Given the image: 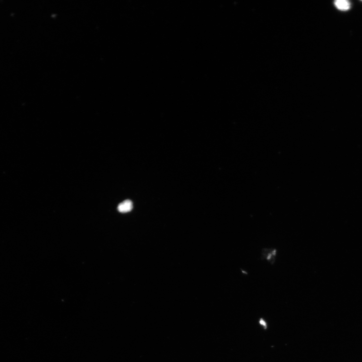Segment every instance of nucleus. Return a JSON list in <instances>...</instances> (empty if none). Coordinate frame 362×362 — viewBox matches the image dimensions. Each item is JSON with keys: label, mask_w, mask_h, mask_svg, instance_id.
Wrapping results in <instances>:
<instances>
[{"label": "nucleus", "mask_w": 362, "mask_h": 362, "mask_svg": "<svg viewBox=\"0 0 362 362\" xmlns=\"http://www.w3.org/2000/svg\"><path fill=\"white\" fill-rule=\"evenodd\" d=\"M262 255L263 260H266L273 265L275 261L276 257H277V250L274 249H264L262 250Z\"/></svg>", "instance_id": "nucleus-1"}, {"label": "nucleus", "mask_w": 362, "mask_h": 362, "mask_svg": "<svg viewBox=\"0 0 362 362\" xmlns=\"http://www.w3.org/2000/svg\"><path fill=\"white\" fill-rule=\"evenodd\" d=\"M118 211L121 213H127L130 212L133 209L132 202L129 200H126L121 203L118 206Z\"/></svg>", "instance_id": "nucleus-2"}, {"label": "nucleus", "mask_w": 362, "mask_h": 362, "mask_svg": "<svg viewBox=\"0 0 362 362\" xmlns=\"http://www.w3.org/2000/svg\"><path fill=\"white\" fill-rule=\"evenodd\" d=\"M336 7L340 10L347 11L350 8V3L346 0H338L335 3Z\"/></svg>", "instance_id": "nucleus-3"}, {"label": "nucleus", "mask_w": 362, "mask_h": 362, "mask_svg": "<svg viewBox=\"0 0 362 362\" xmlns=\"http://www.w3.org/2000/svg\"><path fill=\"white\" fill-rule=\"evenodd\" d=\"M259 323L261 324L262 326L264 327L265 329H267V323L266 321L263 319H261L259 321Z\"/></svg>", "instance_id": "nucleus-4"}]
</instances>
